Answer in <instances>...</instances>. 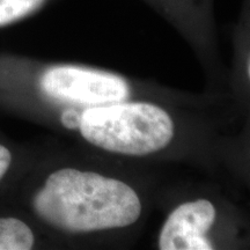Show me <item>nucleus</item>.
<instances>
[{
    "mask_svg": "<svg viewBox=\"0 0 250 250\" xmlns=\"http://www.w3.org/2000/svg\"><path fill=\"white\" fill-rule=\"evenodd\" d=\"M215 208L211 202L198 199L180 205L168 217L159 239L161 250H211L206 233L214 223Z\"/></svg>",
    "mask_w": 250,
    "mask_h": 250,
    "instance_id": "obj_4",
    "label": "nucleus"
},
{
    "mask_svg": "<svg viewBox=\"0 0 250 250\" xmlns=\"http://www.w3.org/2000/svg\"><path fill=\"white\" fill-rule=\"evenodd\" d=\"M29 204L42 223L71 233L126 227L142 213L139 197L127 184L72 168L49 174Z\"/></svg>",
    "mask_w": 250,
    "mask_h": 250,
    "instance_id": "obj_1",
    "label": "nucleus"
},
{
    "mask_svg": "<svg viewBox=\"0 0 250 250\" xmlns=\"http://www.w3.org/2000/svg\"><path fill=\"white\" fill-rule=\"evenodd\" d=\"M14 152L5 143L0 142V184L11 173L14 166Z\"/></svg>",
    "mask_w": 250,
    "mask_h": 250,
    "instance_id": "obj_7",
    "label": "nucleus"
},
{
    "mask_svg": "<svg viewBox=\"0 0 250 250\" xmlns=\"http://www.w3.org/2000/svg\"><path fill=\"white\" fill-rule=\"evenodd\" d=\"M61 122L64 126L66 127H79L80 115L74 110H65L62 111L61 116Z\"/></svg>",
    "mask_w": 250,
    "mask_h": 250,
    "instance_id": "obj_8",
    "label": "nucleus"
},
{
    "mask_svg": "<svg viewBox=\"0 0 250 250\" xmlns=\"http://www.w3.org/2000/svg\"><path fill=\"white\" fill-rule=\"evenodd\" d=\"M45 2L46 0H0V28L30 17Z\"/></svg>",
    "mask_w": 250,
    "mask_h": 250,
    "instance_id": "obj_6",
    "label": "nucleus"
},
{
    "mask_svg": "<svg viewBox=\"0 0 250 250\" xmlns=\"http://www.w3.org/2000/svg\"><path fill=\"white\" fill-rule=\"evenodd\" d=\"M36 88L48 100L85 105L117 103L129 95V86L121 77L68 65L43 70L36 79Z\"/></svg>",
    "mask_w": 250,
    "mask_h": 250,
    "instance_id": "obj_3",
    "label": "nucleus"
},
{
    "mask_svg": "<svg viewBox=\"0 0 250 250\" xmlns=\"http://www.w3.org/2000/svg\"><path fill=\"white\" fill-rule=\"evenodd\" d=\"M35 245V233L22 218L0 215V250H30Z\"/></svg>",
    "mask_w": 250,
    "mask_h": 250,
    "instance_id": "obj_5",
    "label": "nucleus"
},
{
    "mask_svg": "<svg viewBox=\"0 0 250 250\" xmlns=\"http://www.w3.org/2000/svg\"><path fill=\"white\" fill-rule=\"evenodd\" d=\"M79 129L87 142L105 151L147 155L165 148L174 136L169 115L145 102L114 103L86 109Z\"/></svg>",
    "mask_w": 250,
    "mask_h": 250,
    "instance_id": "obj_2",
    "label": "nucleus"
}]
</instances>
